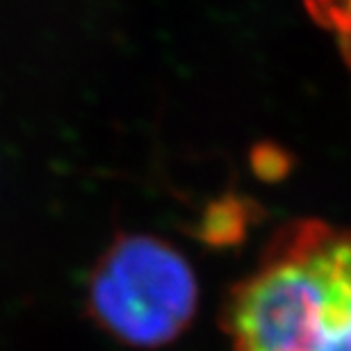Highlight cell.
I'll use <instances>...</instances> for the list:
<instances>
[{
  "label": "cell",
  "instance_id": "2",
  "mask_svg": "<svg viewBox=\"0 0 351 351\" xmlns=\"http://www.w3.org/2000/svg\"><path fill=\"white\" fill-rule=\"evenodd\" d=\"M199 308L192 265L156 235H119L87 280L91 322L125 347L158 349L178 340Z\"/></svg>",
  "mask_w": 351,
  "mask_h": 351
},
{
  "label": "cell",
  "instance_id": "3",
  "mask_svg": "<svg viewBox=\"0 0 351 351\" xmlns=\"http://www.w3.org/2000/svg\"><path fill=\"white\" fill-rule=\"evenodd\" d=\"M308 14L331 34L351 71V0H306Z\"/></svg>",
  "mask_w": 351,
  "mask_h": 351
},
{
  "label": "cell",
  "instance_id": "1",
  "mask_svg": "<svg viewBox=\"0 0 351 351\" xmlns=\"http://www.w3.org/2000/svg\"><path fill=\"white\" fill-rule=\"evenodd\" d=\"M223 326L233 351H351V226L280 228L230 292Z\"/></svg>",
  "mask_w": 351,
  "mask_h": 351
},
{
  "label": "cell",
  "instance_id": "4",
  "mask_svg": "<svg viewBox=\"0 0 351 351\" xmlns=\"http://www.w3.org/2000/svg\"><path fill=\"white\" fill-rule=\"evenodd\" d=\"M242 208L237 201H217L213 203L201 219L199 235L210 244H228L242 235Z\"/></svg>",
  "mask_w": 351,
  "mask_h": 351
}]
</instances>
